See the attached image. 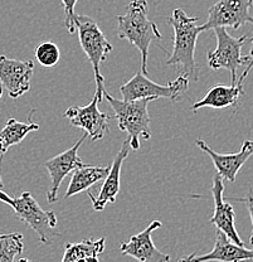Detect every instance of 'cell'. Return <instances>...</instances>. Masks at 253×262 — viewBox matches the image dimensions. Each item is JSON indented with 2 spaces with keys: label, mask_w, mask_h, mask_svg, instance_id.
I'll list each match as a JSON object with an SVG mask.
<instances>
[{
  "label": "cell",
  "mask_w": 253,
  "mask_h": 262,
  "mask_svg": "<svg viewBox=\"0 0 253 262\" xmlns=\"http://www.w3.org/2000/svg\"><path fill=\"white\" fill-rule=\"evenodd\" d=\"M148 2L132 0L126 5V13L118 16V37L134 45L141 56V72L148 75L149 48L152 42L160 46L163 35L148 16Z\"/></svg>",
  "instance_id": "6da1fadb"
},
{
  "label": "cell",
  "mask_w": 253,
  "mask_h": 262,
  "mask_svg": "<svg viewBox=\"0 0 253 262\" xmlns=\"http://www.w3.org/2000/svg\"><path fill=\"white\" fill-rule=\"evenodd\" d=\"M197 21L198 18L189 16L180 8L174 9L169 18V24L174 29V46L167 64L175 67L180 75L187 76L193 81H198L199 78L195 62V47L202 29L200 26H197Z\"/></svg>",
  "instance_id": "7a4b0ae2"
},
{
  "label": "cell",
  "mask_w": 253,
  "mask_h": 262,
  "mask_svg": "<svg viewBox=\"0 0 253 262\" xmlns=\"http://www.w3.org/2000/svg\"><path fill=\"white\" fill-rule=\"evenodd\" d=\"M103 97L115 111L119 129L127 133L131 150L137 151L140 149V138H143L144 140L151 139L150 116H149L148 107L151 101H156L157 98L146 97L132 101L119 100L112 95L107 94L106 90L103 91Z\"/></svg>",
  "instance_id": "3957f363"
},
{
  "label": "cell",
  "mask_w": 253,
  "mask_h": 262,
  "mask_svg": "<svg viewBox=\"0 0 253 262\" xmlns=\"http://www.w3.org/2000/svg\"><path fill=\"white\" fill-rule=\"evenodd\" d=\"M0 202L12 207L15 215L33 229L43 245L52 244V238L57 236L54 228L58 225L56 213L43 209L29 192H23L18 198H13L0 189Z\"/></svg>",
  "instance_id": "277c9868"
},
{
  "label": "cell",
  "mask_w": 253,
  "mask_h": 262,
  "mask_svg": "<svg viewBox=\"0 0 253 262\" xmlns=\"http://www.w3.org/2000/svg\"><path fill=\"white\" fill-rule=\"evenodd\" d=\"M76 31L78 32V39L84 54L91 62L96 80V91L103 95L105 91V78L100 72V64L107 59L112 51V45L106 39L96 20L88 15L76 16Z\"/></svg>",
  "instance_id": "5b68a950"
},
{
  "label": "cell",
  "mask_w": 253,
  "mask_h": 262,
  "mask_svg": "<svg viewBox=\"0 0 253 262\" xmlns=\"http://www.w3.org/2000/svg\"><path fill=\"white\" fill-rule=\"evenodd\" d=\"M189 82L190 80L187 76L180 75L175 81L169 82L168 86H163V84H157L154 81L149 80L146 75H144L141 71H137L131 80L120 87V92L122 95V100L125 101L146 97H155L157 100L168 98L171 101H178L187 92Z\"/></svg>",
  "instance_id": "8992f818"
},
{
  "label": "cell",
  "mask_w": 253,
  "mask_h": 262,
  "mask_svg": "<svg viewBox=\"0 0 253 262\" xmlns=\"http://www.w3.org/2000/svg\"><path fill=\"white\" fill-rule=\"evenodd\" d=\"M217 38V48L214 51L208 52L206 61L209 68L217 70H227L232 76V84H236L237 71L241 66H247V57L242 56V47L246 45L248 37L242 35L235 38L227 32V28H214Z\"/></svg>",
  "instance_id": "52a82bcc"
},
{
  "label": "cell",
  "mask_w": 253,
  "mask_h": 262,
  "mask_svg": "<svg viewBox=\"0 0 253 262\" xmlns=\"http://www.w3.org/2000/svg\"><path fill=\"white\" fill-rule=\"evenodd\" d=\"M253 0H218L209 8L208 18L200 26L202 32L214 28L239 29L247 23L253 24L249 14Z\"/></svg>",
  "instance_id": "ba28073f"
},
{
  "label": "cell",
  "mask_w": 253,
  "mask_h": 262,
  "mask_svg": "<svg viewBox=\"0 0 253 262\" xmlns=\"http://www.w3.org/2000/svg\"><path fill=\"white\" fill-rule=\"evenodd\" d=\"M102 98L103 95L96 91L88 105L72 106V107L67 108V111L64 113V116L70 120L71 124L82 129L92 141L101 140L110 129L108 121H110L111 116L100 111L99 108V103L101 102Z\"/></svg>",
  "instance_id": "9c48e42d"
},
{
  "label": "cell",
  "mask_w": 253,
  "mask_h": 262,
  "mask_svg": "<svg viewBox=\"0 0 253 262\" xmlns=\"http://www.w3.org/2000/svg\"><path fill=\"white\" fill-rule=\"evenodd\" d=\"M87 138H88L87 134H84L82 138L72 147H70L66 151L56 155V157L44 163V166L48 170V174H50L51 178V184L47 192V201L50 203L57 202L59 187H61L63 179L66 178L68 174L72 173L75 169L80 168V166H82L84 164L82 159L80 158V155H78V150H80L81 145H82L83 141Z\"/></svg>",
  "instance_id": "30bf717a"
},
{
  "label": "cell",
  "mask_w": 253,
  "mask_h": 262,
  "mask_svg": "<svg viewBox=\"0 0 253 262\" xmlns=\"http://www.w3.org/2000/svg\"><path fill=\"white\" fill-rule=\"evenodd\" d=\"M33 61H19L0 56V83L12 98H19L31 90Z\"/></svg>",
  "instance_id": "8fae6325"
},
{
  "label": "cell",
  "mask_w": 253,
  "mask_h": 262,
  "mask_svg": "<svg viewBox=\"0 0 253 262\" xmlns=\"http://www.w3.org/2000/svg\"><path fill=\"white\" fill-rule=\"evenodd\" d=\"M159 228H162V222L152 221L143 232L120 245L121 255L130 256L137 262H170V256L157 250L152 242V233Z\"/></svg>",
  "instance_id": "7c38bea8"
},
{
  "label": "cell",
  "mask_w": 253,
  "mask_h": 262,
  "mask_svg": "<svg viewBox=\"0 0 253 262\" xmlns=\"http://www.w3.org/2000/svg\"><path fill=\"white\" fill-rule=\"evenodd\" d=\"M224 193V179L218 173L213 177L212 194L214 199V213L209 222L214 225L218 231H222L228 238L238 246H244L236 228V213L232 204L223 198Z\"/></svg>",
  "instance_id": "4fadbf2b"
},
{
  "label": "cell",
  "mask_w": 253,
  "mask_h": 262,
  "mask_svg": "<svg viewBox=\"0 0 253 262\" xmlns=\"http://www.w3.org/2000/svg\"><path fill=\"white\" fill-rule=\"evenodd\" d=\"M253 260V248H246L231 241L222 231L217 229L216 244L205 255H192L179 258L178 262H248Z\"/></svg>",
  "instance_id": "5bb4252c"
},
{
  "label": "cell",
  "mask_w": 253,
  "mask_h": 262,
  "mask_svg": "<svg viewBox=\"0 0 253 262\" xmlns=\"http://www.w3.org/2000/svg\"><path fill=\"white\" fill-rule=\"evenodd\" d=\"M195 144L202 151L211 157L219 176L231 183L236 182L238 171L241 170V168L246 164L247 160L253 157V140H244L241 150L235 154H219L206 145L205 141L200 140V139H197Z\"/></svg>",
  "instance_id": "9a60e30c"
},
{
  "label": "cell",
  "mask_w": 253,
  "mask_h": 262,
  "mask_svg": "<svg viewBox=\"0 0 253 262\" xmlns=\"http://www.w3.org/2000/svg\"><path fill=\"white\" fill-rule=\"evenodd\" d=\"M130 150H131V147H130L129 139H125L121 149H120L118 155H116L112 164H111L110 170L106 176L105 182H103L99 194L95 196L92 193L88 192V198L91 199L92 208L95 211L101 212L108 203H115L116 202V198H118L120 192V176H121L122 164H124L125 159L129 155Z\"/></svg>",
  "instance_id": "2e32d148"
},
{
  "label": "cell",
  "mask_w": 253,
  "mask_h": 262,
  "mask_svg": "<svg viewBox=\"0 0 253 262\" xmlns=\"http://www.w3.org/2000/svg\"><path fill=\"white\" fill-rule=\"evenodd\" d=\"M243 95V82L237 81L232 86H224V84H217V86L209 89L206 95L202 100L194 102L192 110L197 113L199 108L211 107V108H227L235 107L238 103L239 97Z\"/></svg>",
  "instance_id": "e0dca14e"
},
{
  "label": "cell",
  "mask_w": 253,
  "mask_h": 262,
  "mask_svg": "<svg viewBox=\"0 0 253 262\" xmlns=\"http://www.w3.org/2000/svg\"><path fill=\"white\" fill-rule=\"evenodd\" d=\"M110 168H105V166H91L83 164L80 168L73 170V176L71 178L70 184L67 187V192L64 194V198H71V196L80 194L84 190L89 189L92 185L96 183L101 182L106 178L108 174Z\"/></svg>",
  "instance_id": "ac0fdd59"
},
{
  "label": "cell",
  "mask_w": 253,
  "mask_h": 262,
  "mask_svg": "<svg viewBox=\"0 0 253 262\" xmlns=\"http://www.w3.org/2000/svg\"><path fill=\"white\" fill-rule=\"evenodd\" d=\"M32 115L29 116V122H21L15 119H9L5 126L0 130V152L5 154L9 147L18 145L26 139L32 131L39 129V125L32 121Z\"/></svg>",
  "instance_id": "d6986e66"
},
{
  "label": "cell",
  "mask_w": 253,
  "mask_h": 262,
  "mask_svg": "<svg viewBox=\"0 0 253 262\" xmlns=\"http://www.w3.org/2000/svg\"><path fill=\"white\" fill-rule=\"evenodd\" d=\"M106 239H83L76 244L67 242L64 245V255L61 262H76L87 256H99L105 250Z\"/></svg>",
  "instance_id": "ffe728a7"
},
{
  "label": "cell",
  "mask_w": 253,
  "mask_h": 262,
  "mask_svg": "<svg viewBox=\"0 0 253 262\" xmlns=\"http://www.w3.org/2000/svg\"><path fill=\"white\" fill-rule=\"evenodd\" d=\"M23 234L0 233V262H14L15 256L23 252Z\"/></svg>",
  "instance_id": "44dd1931"
},
{
  "label": "cell",
  "mask_w": 253,
  "mask_h": 262,
  "mask_svg": "<svg viewBox=\"0 0 253 262\" xmlns=\"http://www.w3.org/2000/svg\"><path fill=\"white\" fill-rule=\"evenodd\" d=\"M35 58L42 64L43 67H53L61 59V52L54 43L52 42H43L39 46H37L34 51Z\"/></svg>",
  "instance_id": "7402d4cb"
},
{
  "label": "cell",
  "mask_w": 253,
  "mask_h": 262,
  "mask_svg": "<svg viewBox=\"0 0 253 262\" xmlns=\"http://www.w3.org/2000/svg\"><path fill=\"white\" fill-rule=\"evenodd\" d=\"M64 8V26H66L67 31L73 33L76 31V16L77 14L75 13V7L77 0H61Z\"/></svg>",
  "instance_id": "603a6c76"
},
{
  "label": "cell",
  "mask_w": 253,
  "mask_h": 262,
  "mask_svg": "<svg viewBox=\"0 0 253 262\" xmlns=\"http://www.w3.org/2000/svg\"><path fill=\"white\" fill-rule=\"evenodd\" d=\"M227 201H237L246 204L252 221V233H251V237H249V242H251V245H253V189H249L248 192H247L246 196H243V198H228Z\"/></svg>",
  "instance_id": "cb8c5ba5"
},
{
  "label": "cell",
  "mask_w": 253,
  "mask_h": 262,
  "mask_svg": "<svg viewBox=\"0 0 253 262\" xmlns=\"http://www.w3.org/2000/svg\"><path fill=\"white\" fill-rule=\"evenodd\" d=\"M251 43H252L251 52H249L248 56H246L247 57V66H246V68H244L243 73H242V75H241V77L244 78V80H246V77H247V76H248L249 71H251L252 68H253V37L251 38Z\"/></svg>",
  "instance_id": "d4e9b609"
},
{
  "label": "cell",
  "mask_w": 253,
  "mask_h": 262,
  "mask_svg": "<svg viewBox=\"0 0 253 262\" xmlns=\"http://www.w3.org/2000/svg\"><path fill=\"white\" fill-rule=\"evenodd\" d=\"M76 262H100L99 260V256H87V257L80 258Z\"/></svg>",
  "instance_id": "484cf974"
},
{
  "label": "cell",
  "mask_w": 253,
  "mask_h": 262,
  "mask_svg": "<svg viewBox=\"0 0 253 262\" xmlns=\"http://www.w3.org/2000/svg\"><path fill=\"white\" fill-rule=\"evenodd\" d=\"M3 157H4V154H3V152H0V163H2V160H3ZM3 188H4V184H3L2 174H0V189H3Z\"/></svg>",
  "instance_id": "4316f807"
},
{
  "label": "cell",
  "mask_w": 253,
  "mask_h": 262,
  "mask_svg": "<svg viewBox=\"0 0 253 262\" xmlns=\"http://www.w3.org/2000/svg\"><path fill=\"white\" fill-rule=\"evenodd\" d=\"M18 262H33V261L28 260V258H20V260H19Z\"/></svg>",
  "instance_id": "83f0119b"
},
{
  "label": "cell",
  "mask_w": 253,
  "mask_h": 262,
  "mask_svg": "<svg viewBox=\"0 0 253 262\" xmlns=\"http://www.w3.org/2000/svg\"><path fill=\"white\" fill-rule=\"evenodd\" d=\"M2 95H3V86L2 83H0V98H2Z\"/></svg>",
  "instance_id": "f1b7e54d"
}]
</instances>
